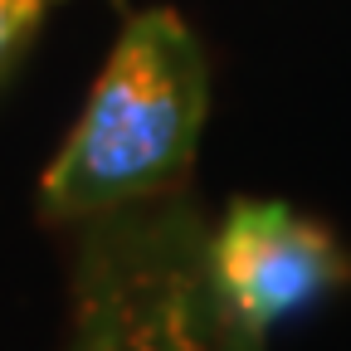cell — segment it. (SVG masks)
Wrapping results in <instances>:
<instances>
[{
    "label": "cell",
    "mask_w": 351,
    "mask_h": 351,
    "mask_svg": "<svg viewBox=\"0 0 351 351\" xmlns=\"http://www.w3.org/2000/svg\"><path fill=\"white\" fill-rule=\"evenodd\" d=\"M210 108V69L176 10L127 15L83 117L39 181V210L83 225L186 191Z\"/></svg>",
    "instance_id": "6da1fadb"
},
{
    "label": "cell",
    "mask_w": 351,
    "mask_h": 351,
    "mask_svg": "<svg viewBox=\"0 0 351 351\" xmlns=\"http://www.w3.org/2000/svg\"><path fill=\"white\" fill-rule=\"evenodd\" d=\"M346 278L351 258L332 230L278 200H234L219 230H210L215 307L249 332L269 337L278 322L313 307Z\"/></svg>",
    "instance_id": "3957f363"
},
{
    "label": "cell",
    "mask_w": 351,
    "mask_h": 351,
    "mask_svg": "<svg viewBox=\"0 0 351 351\" xmlns=\"http://www.w3.org/2000/svg\"><path fill=\"white\" fill-rule=\"evenodd\" d=\"M59 0H0V73H5V64L25 49V39L39 29V20Z\"/></svg>",
    "instance_id": "277c9868"
},
{
    "label": "cell",
    "mask_w": 351,
    "mask_h": 351,
    "mask_svg": "<svg viewBox=\"0 0 351 351\" xmlns=\"http://www.w3.org/2000/svg\"><path fill=\"white\" fill-rule=\"evenodd\" d=\"M215 351H269V337H263V332H249V327H239V322H230V317H219V327H215Z\"/></svg>",
    "instance_id": "5b68a950"
},
{
    "label": "cell",
    "mask_w": 351,
    "mask_h": 351,
    "mask_svg": "<svg viewBox=\"0 0 351 351\" xmlns=\"http://www.w3.org/2000/svg\"><path fill=\"white\" fill-rule=\"evenodd\" d=\"M64 351H215L210 230L186 191L73 225Z\"/></svg>",
    "instance_id": "7a4b0ae2"
}]
</instances>
